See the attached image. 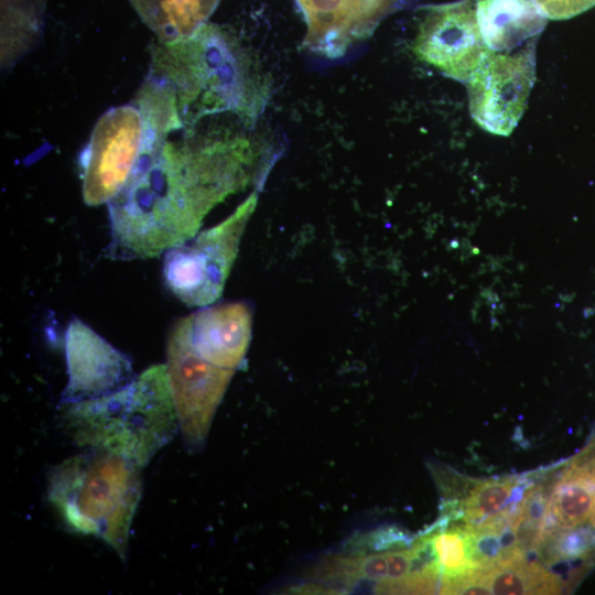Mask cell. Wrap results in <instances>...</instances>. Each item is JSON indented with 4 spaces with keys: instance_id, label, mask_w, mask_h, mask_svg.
<instances>
[{
    "instance_id": "17",
    "label": "cell",
    "mask_w": 595,
    "mask_h": 595,
    "mask_svg": "<svg viewBox=\"0 0 595 595\" xmlns=\"http://www.w3.org/2000/svg\"><path fill=\"white\" fill-rule=\"evenodd\" d=\"M526 486L515 478L477 480L462 499L464 521L477 526L497 518L507 507L522 500Z\"/></svg>"
},
{
    "instance_id": "12",
    "label": "cell",
    "mask_w": 595,
    "mask_h": 595,
    "mask_svg": "<svg viewBox=\"0 0 595 595\" xmlns=\"http://www.w3.org/2000/svg\"><path fill=\"white\" fill-rule=\"evenodd\" d=\"M188 317L197 353L218 367L236 371L251 340L250 305L242 301L208 305Z\"/></svg>"
},
{
    "instance_id": "19",
    "label": "cell",
    "mask_w": 595,
    "mask_h": 595,
    "mask_svg": "<svg viewBox=\"0 0 595 595\" xmlns=\"http://www.w3.org/2000/svg\"><path fill=\"white\" fill-rule=\"evenodd\" d=\"M357 541L360 543H353L347 552H379L404 548L409 543V538L399 529L385 528L357 537Z\"/></svg>"
},
{
    "instance_id": "5",
    "label": "cell",
    "mask_w": 595,
    "mask_h": 595,
    "mask_svg": "<svg viewBox=\"0 0 595 595\" xmlns=\"http://www.w3.org/2000/svg\"><path fill=\"white\" fill-rule=\"evenodd\" d=\"M257 203L256 191L223 221L164 252L165 284L184 304L205 307L220 298Z\"/></svg>"
},
{
    "instance_id": "18",
    "label": "cell",
    "mask_w": 595,
    "mask_h": 595,
    "mask_svg": "<svg viewBox=\"0 0 595 595\" xmlns=\"http://www.w3.org/2000/svg\"><path fill=\"white\" fill-rule=\"evenodd\" d=\"M426 538L442 582L477 570L472 560L470 537L466 526L440 529Z\"/></svg>"
},
{
    "instance_id": "11",
    "label": "cell",
    "mask_w": 595,
    "mask_h": 595,
    "mask_svg": "<svg viewBox=\"0 0 595 595\" xmlns=\"http://www.w3.org/2000/svg\"><path fill=\"white\" fill-rule=\"evenodd\" d=\"M306 33L303 46L334 60L369 37L378 24L400 9L404 0H296Z\"/></svg>"
},
{
    "instance_id": "20",
    "label": "cell",
    "mask_w": 595,
    "mask_h": 595,
    "mask_svg": "<svg viewBox=\"0 0 595 595\" xmlns=\"http://www.w3.org/2000/svg\"><path fill=\"white\" fill-rule=\"evenodd\" d=\"M548 19L566 20L595 6V0H534Z\"/></svg>"
},
{
    "instance_id": "6",
    "label": "cell",
    "mask_w": 595,
    "mask_h": 595,
    "mask_svg": "<svg viewBox=\"0 0 595 595\" xmlns=\"http://www.w3.org/2000/svg\"><path fill=\"white\" fill-rule=\"evenodd\" d=\"M165 367L183 442L191 451L199 450L235 370L218 367L197 353L188 316L169 333Z\"/></svg>"
},
{
    "instance_id": "3",
    "label": "cell",
    "mask_w": 595,
    "mask_h": 595,
    "mask_svg": "<svg viewBox=\"0 0 595 595\" xmlns=\"http://www.w3.org/2000/svg\"><path fill=\"white\" fill-rule=\"evenodd\" d=\"M62 405L77 445L117 454L142 468L180 431L165 365L148 368L108 396Z\"/></svg>"
},
{
    "instance_id": "4",
    "label": "cell",
    "mask_w": 595,
    "mask_h": 595,
    "mask_svg": "<svg viewBox=\"0 0 595 595\" xmlns=\"http://www.w3.org/2000/svg\"><path fill=\"white\" fill-rule=\"evenodd\" d=\"M141 468L117 454L88 448L50 472L47 498L69 529L100 538L125 560L142 493Z\"/></svg>"
},
{
    "instance_id": "8",
    "label": "cell",
    "mask_w": 595,
    "mask_h": 595,
    "mask_svg": "<svg viewBox=\"0 0 595 595\" xmlns=\"http://www.w3.org/2000/svg\"><path fill=\"white\" fill-rule=\"evenodd\" d=\"M143 141L139 109L125 105L107 110L96 122L80 155L83 199L98 206L113 199L127 183Z\"/></svg>"
},
{
    "instance_id": "16",
    "label": "cell",
    "mask_w": 595,
    "mask_h": 595,
    "mask_svg": "<svg viewBox=\"0 0 595 595\" xmlns=\"http://www.w3.org/2000/svg\"><path fill=\"white\" fill-rule=\"evenodd\" d=\"M493 594H554L562 591L561 580L524 554L513 556L486 571Z\"/></svg>"
},
{
    "instance_id": "9",
    "label": "cell",
    "mask_w": 595,
    "mask_h": 595,
    "mask_svg": "<svg viewBox=\"0 0 595 595\" xmlns=\"http://www.w3.org/2000/svg\"><path fill=\"white\" fill-rule=\"evenodd\" d=\"M420 10L412 43L414 55L444 76L466 84L489 51L475 0L430 4Z\"/></svg>"
},
{
    "instance_id": "10",
    "label": "cell",
    "mask_w": 595,
    "mask_h": 595,
    "mask_svg": "<svg viewBox=\"0 0 595 595\" xmlns=\"http://www.w3.org/2000/svg\"><path fill=\"white\" fill-rule=\"evenodd\" d=\"M65 355L68 381L61 404L108 396L136 378L130 358L76 317L66 329Z\"/></svg>"
},
{
    "instance_id": "14",
    "label": "cell",
    "mask_w": 595,
    "mask_h": 595,
    "mask_svg": "<svg viewBox=\"0 0 595 595\" xmlns=\"http://www.w3.org/2000/svg\"><path fill=\"white\" fill-rule=\"evenodd\" d=\"M594 512L595 475L583 461L576 458L549 495L547 532L593 527Z\"/></svg>"
},
{
    "instance_id": "2",
    "label": "cell",
    "mask_w": 595,
    "mask_h": 595,
    "mask_svg": "<svg viewBox=\"0 0 595 595\" xmlns=\"http://www.w3.org/2000/svg\"><path fill=\"white\" fill-rule=\"evenodd\" d=\"M149 77L170 95L183 130L205 116L229 112L253 125L271 84L252 51L229 30L204 23L188 36L151 47Z\"/></svg>"
},
{
    "instance_id": "1",
    "label": "cell",
    "mask_w": 595,
    "mask_h": 595,
    "mask_svg": "<svg viewBox=\"0 0 595 595\" xmlns=\"http://www.w3.org/2000/svg\"><path fill=\"white\" fill-rule=\"evenodd\" d=\"M271 154L262 140L230 132L185 130L177 141L143 134L127 183L108 203L111 259H147L197 235L228 196L261 183Z\"/></svg>"
},
{
    "instance_id": "7",
    "label": "cell",
    "mask_w": 595,
    "mask_h": 595,
    "mask_svg": "<svg viewBox=\"0 0 595 595\" xmlns=\"http://www.w3.org/2000/svg\"><path fill=\"white\" fill-rule=\"evenodd\" d=\"M536 43L489 50L466 83L470 116L489 133L507 137L522 117L536 82Z\"/></svg>"
},
{
    "instance_id": "13",
    "label": "cell",
    "mask_w": 595,
    "mask_h": 595,
    "mask_svg": "<svg viewBox=\"0 0 595 595\" xmlns=\"http://www.w3.org/2000/svg\"><path fill=\"white\" fill-rule=\"evenodd\" d=\"M479 29L487 47L509 52L538 40L547 15L534 0H475Z\"/></svg>"
},
{
    "instance_id": "15",
    "label": "cell",
    "mask_w": 595,
    "mask_h": 595,
    "mask_svg": "<svg viewBox=\"0 0 595 595\" xmlns=\"http://www.w3.org/2000/svg\"><path fill=\"white\" fill-rule=\"evenodd\" d=\"M159 41H174L205 23L218 0H130Z\"/></svg>"
}]
</instances>
